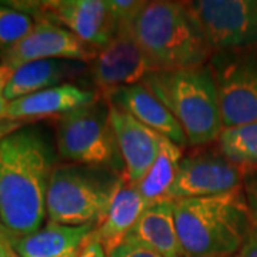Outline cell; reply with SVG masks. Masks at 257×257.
Here are the masks:
<instances>
[{"label": "cell", "mask_w": 257, "mask_h": 257, "mask_svg": "<svg viewBox=\"0 0 257 257\" xmlns=\"http://www.w3.org/2000/svg\"><path fill=\"white\" fill-rule=\"evenodd\" d=\"M23 126H25V123L2 119L0 120V140H2V139H5L6 136H9L10 133L16 132L18 128L23 127Z\"/></svg>", "instance_id": "obj_28"}, {"label": "cell", "mask_w": 257, "mask_h": 257, "mask_svg": "<svg viewBox=\"0 0 257 257\" xmlns=\"http://www.w3.org/2000/svg\"><path fill=\"white\" fill-rule=\"evenodd\" d=\"M183 156V147L177 146L169 139L162 138L160 150L155 163L149 169L146 176L136 183L139 193L149 204L166 200V194L175 182Z\"/></svg>", "instance_id": "obj_20"}, {"label": "cell", "mask_w": 257, "mask_h": 257, "mask_svg": "<svg viewBox=\"0 0 257 257\" xmlns=\"http://www.w3.org/2000/svg\"><path fill=\"white\" fill-rule=\"evenodd\" d=\"M56 138L59 157L67 163L106 167L126 177L109 101L103 96L60 116Z\"/></svg>", "instance_id": "obj_6"}, {"label": "cell", "mask_w": 257, "mask_h": 257, "mask_svg": "<svg viewBox=\"0 0 257 257\" xmlns=\"http://www.w3.org/2000/svg\"><path fill=\"white\" fill-rule=\"evenodd\" d=\"M214 53L257 45V0L186 2Z\"/></svg>", "instance_id": "obj_10"}, {"label": "cell", "mask_w": 257, "mask_h": 257, "mask_svg": "<svg viewBox=\"0 0 257 257\" xmlns=\"http://www.w3.org/2000/svg\"><path fill=\"white\" fill-rule=\"evenodd\" d=\"M13 72H15L13 69H10L8 66L0 63V94L5 92V89H6V86H8Z\"/></svg>", "instance_id": "obj_29"}, {"label": "cell", "mask_w": 257, "mask_h": 257, "mask_svg": "<svg viewBox=\"0 0 257 257\" xmlns=\"http://www.w3.org/2000/svg\"><path fill=\"white\" fill-rule=\"evenodd\" d=\"M96 224L66 226L47 221L46 226L23 237H12L10 244L20 257H66L79 251L92 236Z\"/></svg>", "instance_id": "obj_16"}, {"label": "cell", "mask_w": 257, "mask_h": 257, "mask_svg": "<svg viewBox=\"0 0 257 257\" xmlns=\"http://www.w3.org/2000/svg\"><path fill=\"white\" fill-rule=\"evenodd\" d=\"M234 257H237V256H234Z\"/></svg>", "instance_id": "obj_34"}, {"label": "cell", "mask_w": 257, "mask_h": 257, "mask_svg": "<svg viewBox=\"0 0 257 257\" xmlns=\"http://www.w3.org/2000/svg\"><path fill=\"white\" fill-rule=\"evenodd\" d=\"M248 170L230 160L216 146H200L184 155L166 200L207 197L241 187Z\"/></svg>", "instance_id": "obj_8"}, {"label": "cell", "mask_w": 257, "mask_h": 257, "mask_svg": "<svg viewBox=\"0 0 257 257\" xmlns=\"http://www.w3.org/2000/svg\"><path fill=\"white\" fill-rule=\"evenodd\" d=\"M56 160L46 133L35 126H23L0 140V223L12 237L43 227Z\"/></svg>", "instance_id": "obj_1"}, {"label": "cell", "mask_w": 257, "mask_h": 257, "mask_svg": "<svg viewBox=\"0 0 257 257\" xmlns=\"http://www.w3.org/2000/svg\"><path fill=\"white\" fill-rule=\"evenodd\" d=\"M149 206L150 204L139 193L136 184L124 180V183L120 186L119 192L116 193L107 214L100 224L96 226L92 236L109 254L113 248L117 247L126 239L142 213Z\"/></svg>", "instance_id": "obj_19"}, {"label": "cell", "mask_w": 257, "mask_h": 257, "mask_svg": "<svg viewBox=\"0 0 257 257\" xmlns=\"http://www.w3.org/2000/svg\"><path fill=\"white\" fill-rule=\"evenodd\" d=\"M113 22L117 29V35H130V28L143 8V0H106Z\"/></svg>", "instance_id": "obj_23"}, {"label": "cell", "mask_w": 257, "mask_h": 257, "mask_svg": "<svg viewBox=\"0 0 257 257\" xmlns=\"http://www.w3.org/2000/svg\"><path fill=\"white\" fill-rule=\"evenodd\" d=\"M100 49L92 46L70 30L45 19H37L35 28L15 47L0 56L2 64L18 69L23 64L49 59L76 60L90 64Z\"/></svg>", "instance_id": "obj_11"}, {"label": "cell", "mask_w": 257, "mask_h": 257, "mask_svg": "<svg viewBox=\"0 0 257 257\" xmlns=\"http://www.w3.org/2000/svg\"><path fill=\"white\" fill-rule=\"evenodd\" d=\"M35 23L32 16L26 13L0 5V56L28 36Z\"/></svg>", "instance_id": "obj_22"}, {"label": "cell", "mask_w": 257, "mask_h": 257, "mask_svg": "<svg viewBox=\"0 0 257 257\" xmlns=\"http://www.w3.org/2000/svg\"><path fill=\"white\" fill-rule=\"evenodd\" d=\"M224 128L257 121V45L217 52L209 62Z\"/></svg>", "instance_id": "obj_7"}, {"label": "cell", "mask_w": 257, "mask_h": 257, "mask_svg": "<svg viewBox=\"0 0 257 257\" xmlns=\"http://www.w3.org/2000/svg\"><path fill=\"white\" fill-rule=\"evenodd\" d=\"M10 240V239H9ZM8 257H20L18 254V253H16V251H15V248L12 247V244H10L9 246V250H8Z\"/></svg>", "instance_id": "obj_32"}, {"label": "cell", "mask_w": 257, "mask_h": 257, "mask_svg": "<svg viewBox=\"0 0 257 257\" xmlns=\"http://www.w3.org/2000/svg\"><path fill=\"white\" fill-rule=\"evenodd\" d=\"M97 99L99 96L96 92L86 90L73 83H66L9 101L3 119L25 123L30 119H43L50 116L60 117Z\"/></svg>", "instance_id": "obj_15"}, {"label": "cell", "mask_w": 257, "mask_h": 257, "mask_svg": "<svg viewBox=\"0 0 257 257\" xmlns=\"http://www.w3.org/2000/svg\"><path fill=\"white\" fill-rule=\"evenodd\" d=\"M109 109L120 156L124 163L126 180L136 184L155 163L163 136L111 103H109Z\"/></svg>", "instance_id": "obj_13"}, {"label": "cell", "mask_w": 257, "mask_h": 257, "mask_svg": "<svg viewBox=\"0 0 257 257\" xmlns=\"http://www.w3.org/2000/svg\"><path fill=\"white\" fill-rule=\"evenodd\" d=\"M130 35L156 70L204 66L214 50L186 2H145Z\"/></svg>", "instance_id": "obj_3"}, {"label": "cell", "mask_w": 257, "mask_h": 257, "mask_svg": "<svg viewBox=\"0 0 257 257\" xmlns=\"http://www.w3.org/2000/svg\"><path fill=\"white\" fill-rule=\"evenodd\" d=\"M186 257H234L253 231L243 186L227 193L173 202Z\"/></svg>", "instance_id": "obj_2"}, {"label": "cell", "mask_w": 257, "mask_h": 257, "mask_svg": "<svg viewBox=\"0 0 257 257\" xmlns=\"http://www.w3.org/2000/svg\"><path fill=\"white\" fill-rule=\"evenodd\" d=\"M106 100L127 111L140 123L155 130L160 136L172 140L177 146H189L186 133L175 116L143 83L123 86L103 94Z\"/></svg>", "instance_id": "obj_14"}, {"label": "cell", "mask_w": 257, "mask_h": 257, "mask_svg": "<svg viewBox=\"0 0 257 257\" xmlns=\"http://www.w3.org/2000/svg\"><path fill=\"white\" fill-rule=\"evenodd\" d=\"M79 253H80V250H79V251H76V253H73V254H69V256H66V257H79Z\"/></svg>", "instance_id": "obj_33"}, {"label": "cell", "mask_w": 257, "mask_h": 257, "mask_svg": "<svg viewBox=\"0 0 257 257\" xmlns=\"http://www.w3.org/2000/svg\"><path fill=\"white\" fill-rule=\"evenodd\" d=\"M243 190L247 202L250 219L253 223V230L257 231V170L248 172L243 182Z\"/></svg>", "instance_id": "obj_25"}, {"label": "cell", "mask_w": 257, "mask_h": 257, "mask_svg": "<svg viewBox=\"0 0 257 257\" xmlns=\"http://www.w3.org/2000/svg\"><path fill=\"white\" fill-rule=\"evenodd\" d=\"M10 240L9 233L5 230V227L0 223V257H8V250H9Z\"/></svg>", "instance_id": "obj_30"}, {"label": "cell", "mask_w": 257, "mask_h": 257, "mask_svg": "<svg viewBox=\"0 0 257 257\" xmlns=\"http://www.w3.org/2000/svg\"><path fill=\"white\" fill-rule=\"evenodd\" d=\"M237 257H257V231H251L250 236L240 248Z\"/></svg>", "instance_id": "obj_27"}, {"label": "cell", "mask_w": 257, "mask_h": 257, "mask_svg": "<svg viewBox=\"0 0 257 257\" xmlns=\"http://www.w3.org/2000/svg\"><path fill=\"white\" fill-rule=\"evenodd\" d=\"M124 180L106 167L56 165L47 187V219L66 226H99Z\"/></svg>", "instance_id": "obj_5"}, {"label": "cell", "mask_w": 257, "mask_h": 257, "mask_svg": "<svg viewBox=\"0 0 257 257\" xmlns=\"http://www.w3.org/2000/svg\"><path fill=\"white\" fill-rule=\"evenodd\" d=\"M87 64L76 60L49 59L23 64L10 77L5 89V97L9 101L33 93L66 84L67 80L86 72Z\"/></svg>", "instance_id": "obj_17"}, {"label": "cell", "mask_w": 257, "mask_h": 257, "mask_svg": "<svg viewBox=\"0 0 257 257\" xmlns=\"http://www.w3.org/2000/svg\"><path fill=\"white\" fill-rule=\"evenodd\" d=\"M93 234V233H92ZM79 257H109L104 247L101 246L97 240L94 239L93 236H90L89 239L84 241V244L80 248Z\"/></svg>", "instance_id": "obj_26"}, {"label": "cell", "mask_w": 257, "mask_h": 257, "mask_svg": "<svg viewBox=\"0 0 257 257\" xmlns=\"http://www.w3.org/2000/svg\"><path fill=\"white\" fill-rule=\"evenodd\" d=\"M15 9L70 30L83 42L103 49L117 35L106 0H47L15 3Z\"/></svg>", "instance_id": "obj_9"}, {"label": "cell", "mask_w": 257, "mask_h": 257, "mask_svg": "<svg viewBox=\"0 0 257 257\" xmlns=\"http://www.w3.org/2000/svg\"><path fill=\"white\" fill-rule=\"evenodd\" d=\"M126 237L136 240L163 257H186L177 233L173 202L170 200L150 204Z\"/></svg>", "instance_id": "obj_18"}, {"label": "cell", "mask_w": 257, "mask_h": 257, "mask_svg": "<svg viewBox=\"0 0 257 257\" xmlns=\"http://www.w3.org/2000/svg\"><path fill=\"white\" fill-rule=\"evenodd\" d=\"M142 83L180 123L189 146L217 143L224 126L219 94L209 64L156 70Z\"/></svg>", "instance_id": "obj_4"}, {"label": "cell", "mask_w": 257, "mask_h": 257, "mask_svg": "<svg viewBox=\"0 0 257 257\" xmlns=\"http://www.w3.org/2000/svg\"><path fill=\"white\" fill-rule=\"evenodd\" d=\"M8 104H9V100L5 97V94L2 93L0 94V120L5 117V113H6V109H8Z\"/></svg>", "instance_id": "obj_31"}, {"label": "cell", "mask_w": 257, "mask_h": 257, "mask_svg": "<svg viewBox=\"0 0 257 257\" xmlns=\"http://www.w3.org/2000/svg\"><path fill=\"white\" fill-rule=\"evenodd\" d=\"M109 257H163L159 254L157 251L147 247L145 244L139 243L133 239H126L120 243L117 247H114L110 253L107 254Z\"/></svg>", "instance_id": "obj_24"}, {"label": "cell", "mask_w": 257, "mask_h": 257, "mask_svg": "<svg viewBox=\"0 0 257 257\" xmlns=\"http://www.w3.org/2000/svg\"><path fill=\"white\" fill-rule=\"evenodd\" d=\"M153 72H156L155 66L133 36L126 33L116 35L90 63L92 82L103 94L123 86L139 84Z\"/></svg>", "instance_id": "obj_12"}, {"label": "cell", "mask_w": 257, "mask_h": 257, "mask_svg": "<svg viewBox=\"0 0 257 257\" xmlns=\"http://www.w3.org/2000/svg\"><path fill=\"white\" fill-rule=\"evenodd\" d=\"M217 145L230 160L254 170L257 167V121L224 128Z\"/></svg>", "instance_id": "obj_21"}]
</instances>
